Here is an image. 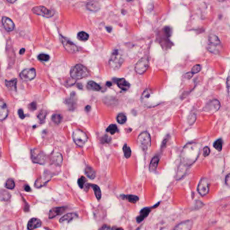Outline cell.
Instances as JSON below:
<instances>
[{"label":"cell","instance_id":"obj_1","mask_svg":"<svg viewBox=\"0 0 230 230\" xmlns=\"http://www.w3.org/2000/svg\"><path fill=\"white\" fill-rule=\"evenodd\" d=\"M201 144L197 142H191L186 144L181 153V163L176 174L177 180L183 178L193 163L198 159Z\"/></svg>","mask_w":230,"mask_h":230},{"label":"cell","instance_id":"obj_2","mask_svg":"<svg viewBox=\"0 0 230 230\" xmlns=\"http://www.w3.org/2000/svg\"><path fill=\"white\" fill-rule=\"evenodd\" d=\"M71 77L76 80L81 79L87 77L89 75V72L86 68L81 64H77L72 68L70 71Z\"/></svg>","mask_w":230,"mask_h":230},{"label":"cell","instance_id":"obj_3","mask_svg":"<svg viewBox=\"0 0 230 230\" xmlns=\"http://www.w3.org/2000/svg\"><path fill=\"white\" fill-rule=\"evenodd\" d=\"M138 146L144 151H147L151 146V138L147 132H142L138 137Z\"/></svg>","mask_w":230,"mask_h":230},{"label":"cell","instance_id":"obj_4","mask_svg":"<svg viewBox=\"0 0 230 230\" xmlns=\"http://www.w3.org/2000/svg\"><path fill=\"white\" fill-rule=\"evenodd\" d=\"M72 138L75 143L80 147H84L88 140L86 134L80 130H75L73 132Z\"/></svg>","mask_w":230,"mask_h":230},{"label":"cell","instance_id":"obj_5","mask_svg":"<svg viewBox=\"0 0 230 230\" xmlns=\"http://www.w3.org/2000/svg\"><path fill=\"white\" fill-rule=\"evenodd\" d=\"M31 159L34 163L40 165H44L47 161L46 155L38 148L32 149L31 151Z\"/></svg>","mask_w":230,"mask_h":230},{"label":"cell","instance_id":"obj_6","mask_svg":"<svg viewBox=\"0 0 230 230\" xmlns=\"http://www.w3.org/2000/svg\"><path fill=\"white\" fill-rule=\"evenodd\" d=\"M209 180L206 178H202L199 182L198 188H197V190H198L200 195L204 196L208 194V193L209 192Z\"/></svg>","mask_w":230,"mask_h":230},{"label":"cell","instance_id":"obj_7","mask_svg":"<svg viewBox=\"0 0 230 230\" xmlns=\"http://www.w3.org/2000/svg\"><path fill=\"white\" fill-rule=\"evenodd\" d=\"M60 39L64 47L68 52H70L71 53H75L78 52V47L76 46L74 43L72 42L70 40H69L65 37H64V36H60Z\"/></svg>","mask_w":230,"mask_h":230},{"label":"cell","instance_id":"obj_8","mask_svg":"<svg viewBox=\"0 0 230 230\" xmlns=\"http://www.w3.org/2000/svg\"><path fill=\"white\" fill-rule=\"evenodd\" d=\"M122 63V57L121 54H119L118 50H115L113 52L110 60H109V64L114 69H118Z\"/></svg>","mask_w":230,"mask_h":230},{"label":"cell","instance_id":"obj_9","mask_svg":"<svg viewBox=\"0 0 230 230\" xmlns=\"http://www.w3.org/2000/svg\"><path fill=\"white\" fill-rule=\"evenodd\" d=\"M149 66V60L148 58L145 57H142L138 61L136 66H135V70L139 74H142L146 72Z\"/></svg>","mask_w":230,"mask_h":230},{"label":"cell","instance_id":"obj_10","mask_svg":"<svg viewBox=\"0 0 230 230\" xmlns=\"http://www.w3.org/2000/svg\"><path fill=\"white\" fill-rule=\"evenodd\" d=\"M32 12L37 15H41L46 18H51L54 15V12L47 9L44 6H35L32 9Z\"/></svg>","mask_w":230,"mask_h":230},{"label":"cell","instance_id":"obj_11","mask_svg":"<svg viewBox=\"0 0 230 230\" xmlns=\"http://www.w3.org/2000/svg\"><path fill=\"white\" fill-rule=\"evenodd\" d=\"M220 108V101L215 99L210 101L209 103H208L207 105L204 108V111L206 112H209L212 114V113H215Z\"/></svg>","mask_w":230,"mask_h":230},{"label":"cell","instance_id":"obj_12","mask_svg":"<svg viewBox=\"0 0 230 230\" xmlns=\"http://www.w3.org/2000/svg\"><path fill=\"white\" fill-rule=\"evenodd\" d=\"M36 76V72L34 68L26 69L20 73V77L24 81H30Z\"/></svg>","mask_w":230,"mask_h":230},{"label":"cell","instance_id":"obj_13","mask_svg":"<svg viewBox=\"0 0 230 230\" xmlns=\"http://www.w3.org/2000/svg\"><path fill=\"white\" fill-rule=\"evenodd\" d=\"M208 41H209V47H208V49H209L211 52V51L212 50V49H213L212 52L215 53V49H217V47L218 46H220V45H221L220 40L219 39V38L216 35H211L209 36V39H208Z\"/></svg>","mask_w":230,"mask_h":230},{"label":"cell","instance_id":"obj_14","mask_svg":"<svg viewBox=\"0 0 230 230\" xmlns=\"http://www.w3.org/2000/svg\"><path fill=\"white\" fill-rule=\"evenodd\" d=\"M66 210V207H56L53 208L50 210L49 213V219H53L56 217L58 215L63 213L64 211Z\"/></svg>","mask_w":230,"mask_h":230},{"label":"cell","instance_id":"obj_15","mask_svg":"<svg viewBox=\"0 0 230 230\" xmlns=\"http://www.w3.org/2000/svg\"><path fill=\"white\" fill-rule=\"evenodd\" d=\"M41 221L37 218H32L28 223L27 228L28 230H33L41 226Z\"/></svg>","mask_w":230,"mask_h":230},{"label":"cell","instance_id":"obj_16","mask_svg":"<svg viewBox=\"0 0 230 230\" xmlns=\"http://www.w3.org/2000/svg\"><path fill=\"white\" fill-rule=\"evenodd\" d=\"M192 227V221L186 220L179 224L174 230H191Z\"/></svg>","mask_w":230,"mask_h":230},{"label":"cell","instance_id":"obj_17","mask_svg":"<svg viewBox=\"0 0 230 230\" xmlns=\"http://www.w3.org/2000/svg\"><path fill=\"white\" fill-rule=\"evenodd\" d=\"M2 24L4 27L5 29L8 32L12 31L14 29V23L13 21L8 17H3L2 18Z\"/></svg>","mask_w":230,"mask_h":230},{"label":"cell","instance_id":"obj_18","mask_svg":"<svg viewBox=\"0 0 230 230\" xmlns=\"http://www.w3.org/2000/svg\"><path fill=\"white\" fill-rule=\"evenodd\" d=\"M8 115V109L5 103L0 101V120H4Z\"/></svg>","mask_w":230,"mask_h":230},{"label":"cell","instance_id":"obj_19","mask_svg":"<svg viewBox=\"0 0 230 230\" xmlns=\"http://www.w3.org/2000/svg\"><path fill=\"white\" fill-rule=\"evenodd\" d=\"M115 82H116L117 85H118L119 88L120 89H122V90H124V91L128 90L129 88H130V83L128 82L124 78L117 79Z\"/></svg>","mask_w":230,"mask_h":230},{"label":"cell","instance_id":"obj_20","mask_svg":"<svg viewBox=\"0 0 230 230\" xmlns=\"http://www.w3.org/2000/svg\"><path fill=\"white\" fill-rule=\"evenodd\" d=\"M151 209V208H149V207H146V208H144V209H142L140 211L139 216H138L136 218L137 222L140 223L143 221L146 217H147L149 213H150Z\"/></svg>","mask_w":230,"mask_h":230},{"label":"cell","instance_id":"obj_21","mask_svg":"<svg viewBox=\"0 0 230 230\" xmlns=\"http://www.w3.org/2000/svg\"><path fill=\"white\" fill-rule=\"evenodd\" d=\"M159 162V157L158 156H155L153 157L151 160V161L150 163V165H149L148 169L149 171L151 172H154V171H156L157 167L158 166V164Z\"/></svg>","mask_w":230,"mask_h":230},{"label":"cell","instance_id":"obj_22","mask_svg":"<svg viewBox=\"0 0 230 230\" xmlns=\"http://www.w3.org/2000/svg\"><path fill=\"white\" fill-rule=\"evenodd\" d=\"M86 8L90 11H92V12H96V11L100 9V4L98 2L91 1L87 3Z\"/></svg>","mask_w":230,"mask_h":230},{"label":"cell","instance_id":"obj_23","mask_svg":"<svg viewBox=\"0 0 230 230\" xmlns=\"http://www.w3.org/2000/svg\"><path fill=\"white\" fill-rule=\"evenodd\" d=\"M76 217H78V215L76 213H69L66 215H65L64 216L62 217L60 220V222H61V223H63V222H65V221L70 222Z\"/></svg>","mask_w":230,"mask_h":230},{"label":"cell","instance_id":"obj_24","mask_svg":"<svg viewBox=\"0 0 230 230\" xmlns=\"http://www.w3.org/2000/svg\"><path fill=\"white\" fill-rule=\"evenodd\" d=\"M85 172L86 176L89 178H90V180H94V179L96 177L95 171L94 170L93 167H91L90 166H86L85 170Z\"/></svg>","mask_w":230,"mask_h":230},{"label":"cell","instance_id":"obj_25","mask_svg":"<svg viewBox=\"0 0 230 230\" xmlns=\"http://www.w3.org/2000/svg\"><path fill=\"white\" fill-rule=\"evenodd\" d=\"M89 186H90V187L93 188V191L94 192V195H95L97 199L98 200H101L102 194H101V191L100 188L98 187L97 185H95V184H89Z\"/></svg>","mask_w":230,"mask_h":230},{"label":"cell","instance_id":"obj_26","mask_svg":"<svg viewBox=\"0 0 230 230\" xmlns=\"http://www.w3.org/2000/svg\"><path fill=\"white\" fill-rule=\"evenodd\" d=\"M122 199H126L128 200V201L131 203H136L138 200H139V198L136 195H133V194H128V195H121Z\"/></svg>","mask_w":230,"mask_h":230},{"label":"cell","instance_id":"obj_27","mask_svg":"<svg viewBox=\"0 0 230 230\" xmlns=\"http://www.w3.org/2000/svg\"><path fill=\"white\" fill-rule=\"evenodd\" d=\"M16 79H12L11 80H6V85L8 89L12 90H16Z\"/></svg>","mask_w":230,"mask_h":230},{"label":"cell","instance_id":"obj_28","mask_svg":"<svg viewBox=\"0 0 230 230\" xmlns=\"http://www.w3.org/2000/svg\"><path fill=\"white\" fill-rule=\"evenodd\" d=\"M87 88L91 90L94 91H99L101 90V86L98 85L97 83L94 81H89L87 83Z\"/></svg>","mask_w":230,"mask_h":230},{"label":"cell","instance_id":"obj_29","mask_svg":"<svg viewBox=\"0 0 230 230\" xmlns=\"http://www.w3.org/2000/svg\"><path fill=\"white\" fill-rule=\"evenodd\" d=\"M53 162L55 164H57L58 165H60L62 163V156L59 153H54L53 155Z\"/></svg>","mask_w":230,"mask_h":230},{"label":"cell","instance_id":"obj_30","mask_svg":"<svg viewBox=\"0 0 230 230\" xmlns=\"http://www.w3.org/2000/svg\"><path fill=\"white\" fill-rule=\"evenodd\" d=\"M78 39L80 40V41H87V40L89 39V35L86 33V32H84V31H81L80 32L78 33Z\"/></svg>","mask_w":230,"mask_h":230},{"label":"cell","instance_id":"obj_31","mask_svg":"<svg viewBox=\"0 0 230 230\" xmlns=\"http://www.w3.org/2000/svg\"><path fill=\"white\" fill-rule=\"evenodd\" d=\"M123 151L124 153V156H125L126 158L128 159L130 157L131 155H132V151H131L130 148L127 144H124L123 147Z\"/></svg>","mask_w":230,"mask_h":230},{"label":"cell","instance_id":"obj_32","mask_svg":"<svg viewBox=\"0 0 230 230\" xmlns=\"http://www.w3.org/2000/svg\"><path fill=\"white\" fill-rule=\"evenodd\" d=\"M213 147L218 151H221L222 150V147H223L222 139H221V138H220V139H218V140L215 141L214 142V144H213Z\"/></svg>","mask_w":230,"mask_h":230},{"label":"cell","instance_id":"obj_33","mask_svg":"<svg viewBox=\"0 0 230 230\" xmlns=\"http://www.w3.org/2000/svg\"><path fill=\"white\" fill-rule=\"evenodd\" d=\"M116 119H117V121H118V122L119 123L123 124V123H126L127 118H126V116L124 115L123 114H119L118 115V116H117Z\"/></svg>","mask_w":230,"mask_h":230},{"label":"cell","instance_id":"obj_34","mask_svg":"<svg viewBox=\"0 0 230 230\" xmlns=\"http://www.w3.org/2000/svg\"><path fill=\"white\" fill-rule=\"evenodd\" d=\"M5 186L6 188L8 189H14V188H15V182H14V180H12V179H8V180L6 181V184H5Z\"/></svg>","mask_w":230,"mask_h":230},{"label":"cell","instance_id":"obj_35","mask_svg":"<svg viewBox=\"0 0 230 230\" xmlns=\"http://www.w3.org/2000/svg\"><path fill=\"white\" fill-rule=\"evenodd\" d=\"M106 131L107 132H109L111 134H114L116 133L117 131H118V127H117L116 125H115V124H111L110 126H109Z\"/></svg>","mask_w":230,"mask_h":230},{"label":"cell","instance_id":"obj_36","mask_svg":"<svg viewBox=\"0 0 230 230\" xmlns=\"http://www.w3.org/2000/svg\"><path fill=\"white\" fill-rule=\"evenodd\" d=\"M62 117L60 114H53L52 116V121L57 124H59L61 121Z\"/></svg>","mask_w":230,"mask_h":230},{"label":"cell","instance_id":"obj_37","mask_svg":"<svg viewBox=\"0 0 230 230\" xmlns=\"http://www.w3.org/2000/svg\"><path fill=\"white\" fill-rule=\"evenodd\" d=\"M46 115H47V112L45 110H42L40 111V113L38 115V118L40 120V122H44L46 118Z\"/></svg>","mask_w":230,"mask_h":230},{"label":"cell","instance_id":"obj_38","mask_svg":"<svg viewBox=\"0 0 230 230\" xmlns=\"http://www.w3.org/2000/svg\"><path fill=\"white\" fill-rule=\"evenodd\" d=\"M86 182V179L84 176H82L81 178H79L78 180V184L79 186V187L80 188H82L84 186H85Z\"/></svg>","mask_w":230,"mask_h":230},{"label":"cell","instance_id":"obj_39","mask_svg":"<svg viewBox=\"0 0 230 230\" xmlns=\"http://www.w3.org/2000/svg\"><path fill=\"white\" fill-rule=\"evenodd\" d=\"M38 58H39V60H41V61H48L49 60L50 57H49V56H48V55H47V54L41 53L38 56Z\"/></svg>","mask_w":230,"mask_h":230},{"label":"cell","instance_id":"obj_40","mask_svg":"<svg viewBox=\"0 0 230 230\" xmlns=\"http://www.w3.org/2000/svg\"><path fill=\"white\" fill-rule=\"evenodd\" d=\"M200 70H201V65H195L192 69V74H196V73L199 72Z\"/></svg>","mask_w":230,"mask_h":230},{"label":"cell","instance_id":"obj_41","mask_svg":"<svg viewBox=\"0 0 230 230\" xmlns=\"http://www.w3.org/2000/svg\"><path fill=\"white\" fill-rule=\"evenodd\" d=\"M204 205V204L201 202L200 201V200H196V201L194 202V209H200Z\"/></svg>","mask_w":230,"mask_h":230},{"label":"cell","instance_id":"obj_42","mask_svg":"<svg viewBox=\"0 0 230 230\" xmlns=\"http://www.w3.org/2000/svg\"><path fill=\"white\" fill-rule=\"evenodd\" d=\"M210 154V148L208 147H205L203 148V155L204 157L209 156Z\"/></svg>","mask_w":230,"mask_h":230},{"label":"cell","instance_id":"obj_43","mask_svg":"<svg viewBox=\"0 0 230 230\" xmlns=\"http://www.w3.org/2000/svg\"><path fill=\"white\" fill-rule=\"evenodd\" d=\"M18 115H19V117L21 119H24L25 118V115L24 114V111L23 109H20L18 110Z\"/></svg>","mask_w":230,"mask_h":230},{"label":"cell","instance_id":"obj_44","mask_svg":"<svg viewBox=\"0 0 230 230\" xmlns=\"http://www.w3.org/2000/svg\"><path fill=\"white\" fill-rule=\"evenodd\" d=\"M30 106H31V109H32V110H35V109H36V104L35 103V102H34V103H32Z\"/></svg>","mask_w":230,"mask_h":230},{"label":"cell","instance_id":"obj_45","mask_svg":"<svg viewBox=\"0 0 230 230\" xmlns=\"http://www.w3.org/2000/svg\"><path fill=\"white\" fill-rule=\"evenodd\" d=\"M229 174H228L227 176H226V178H225V184H227L228 186H229Z\"/></svg>","mask_w":230,"mask_h":230},{"label":"cell","instance_id":"obj_46","mask_svg":"<svg viewBox=\"0 0 230 230\" xmlns=\"http://www.w3.org/2000/svg\"><path fill=\"white\" fill-rule=\"evenodd\" d=\"M109 227L107 225H104L103 227L100 228V230H109Z\"/></svg>","mask_w":230,"mask_h":230},{"label":"cell","instance_id":"obj_47","mask_svg":"<svg viewBox=\"0 0 230 230\" xmlns=\"http://www.w3.org/2000/svg\"><path fill=\"white\" fill-rule=\"evenodd\" d=\"M24 190H26L27 192H31V189L30 186H26V187H25Z\"/></svg>","mask_w":230,"mask_h":230},{"label":"cell","instance_id":"obj_48","mask_svg":"<svg viewBox=\"0 0 230 230\" xmlns=\"http://www.w3.org/2000/svg\"><path fill=\"white\" fill-rule=\"evenodd\" d=\"M25 52V49H22L20 51V54H23Z\"/></svg>","mask_w":230,"mask_h":230},{"label":"cell","instance_id":"obj_49","mask_svg":"<svg viewBox=\"0 0 230 230\" xmlns=\"http://www.w3.org/2000/svg\"><path fill=\"white\" fill-rule=\"evenodd\" d=\"M90 106H86V110H90Z\"/></svg>","mask_w":230,"mask_h":230},{"label":"cell","instance_id":"obj_50","mask_svg":"<svg viewBox=\"0 0 230 230\" xmlns=\"http://www.w3.org/2000/svg\"><path fill=\"white\" fill-rule=\"evenodd\" d=\"M8 2L10 3H14L16 1H10V0H8Z\"/></svg>","mask_w":230,"mask_h":230},{"label":"cell","instance_id":"obj_51","mask_svg":"<svg viewBox=\"0 0 230 230\" xmlns=\"http://www.w3.org/2000/svg\"><path fill=\"white\" fill-rule=\"evenodd\" d=\"M115 230H123L122 228H117Z\"/></svg>","mask_w":230,"mask_h":230}]
</instances>
